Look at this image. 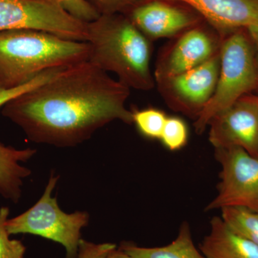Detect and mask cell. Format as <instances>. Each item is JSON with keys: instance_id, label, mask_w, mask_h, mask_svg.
<instances>
[{"instance_id": "cell-3", "label": "cell", "mask_w": 258, "mask_h": 258, "mask_svg": "<svg viewBox=\"0 0 258 258\" xmlns=\"http://www.w3.org/2000/svg\"><path fill=\"white\" fill-rule=\"evenodd\" d=\"M88 42L32 29L0 32V88L16 87L47 70L88 61Z\"/></svg>"}, {"instance_id": "cell-14", "label": "cell", "mask_w": 258, "mask_h": 258, "mask_svg": "<svg viewBox=\"0 0 258 258\" xmlns=\"http://www.w3.org/2000/svg\"><path fill=\"white\" fill-rule=\"evenodd\" d=\"M36 152L31 148L17 149L0 142V195L3 198L13 203L20 201L24 179L32 174L20 163L30 160Z\"/></svg>"}, {"instance_id": "cell-19", "label": "cell", "mask_w": 258, "mask_h": 258, "mask_svg": "<svg viewBox=\"0 0 258 258\" xmlns=\"http://www.w3.org/2000/svg\"><path fill=\"white\" fill-rule=\"evenodd\" d=\"M10 209L0 208V258H25L26 247L20 240L10 238L7 228Z\"/></svg>"}, {"instance_id": "cell-4", "label": "cell", "mask_w": 258, "mask_h": 258, "mask_svg": "<svg viewBox=\"0 0 258 258\" xmlns=\"http://www.w3.org/2000/svg\"><path fill=\"white\" fill-rule=\"evenodd\" d=\"M220 56V74L215 92L194 123L199 134L205 132L213 117L258 85L257 55L248 34L242 29L222 38Z\"/></svg>"}, {"instance_id": "cell-8", "label": "cell", "mask_w": 258, "mask_h": 258, "mask_svg": "<svg viewBox=\"0 0 258 258\" xmlns=\"http://www.w3.org/2000/svg\"><path fill=\"white\" fill-rule=\"evenodd\" d=\"M220 68L219 52L204 63L157 83L172 109L196 120L215 92Z\"/></svg>"}, {"instance_id": "cell-16", "label": "cell", "mask_w": 258, "mask_h": 258, "mask_svg": "<svg viewBox=\"0 0 258 258\" xmlns=\"http://www.w3.org/2000/svg\"><path fill=\"white\" fill-rule=\"evenodd\" d=\"M221 212L222 220L231 230L258 247V212L239 208H224Z\"/></svg>"}, {"instance_id": "cell-11", "label": "cell", "mask_w": 258, "mask_h": 258, "mask_svg": "<svg viewBox=\"0 0 258 258\" xmlns=\"http://www.w3.org/2000/svg\"><path fill=\"white\" fill-rule=\"evenodd\" d=\"M123 15L150 40L174 36L197 23L188 12L160 0H147Z\"/></svg>"}, {"instance_id": "cell-13", "label": "cell", "mask_w": 258, "mask_h": 258, "mask_svg": "<svg viewBox=\"0 0 258 258\" xmlns=\"http://www.w3.org/2000/svg\"><path fill=\"white\" fill-rule=\"evenodd\" d=\"M206 258H258V247L231 230L221 217H214L200 245Z\"/></svg>"}, {"instance_id": "cell-20", "label": "cell", "mask_w": 258, "mask_h": 258, "mask_svg": "<svg viewBox=\"0 0 258 258\" xmlns=\"http://www.w3.org/2000/svg\"><path fill=\"white\" fill-rule=\"evenodd\" d=\"M66 68H57V69L47 70L41 74L37 75L28 82L16 86V87L0 88V108L5 106L7 103L13 101L24 93H28L33 88L42 85V83L47 82L49 80L60 74L61 71Z\"/></svg>"}, {"instance_id": "cell-6", "label": "cell", "mask_w": 258, "mask_h": 258, "mask_svg": "<svg viewBox=\"0 0 258 258\" xmlns=\"http://www.w3.org/2000/svg\"><path fill=\"white\" fill-rule=\"evenodd\" d=\"M32 29L76 41L87 40V23L53 0H0V32Z\"/></svg>"}, {"instance_id": "cell-18", "label": "cell", "mask_w": 258, "mask_h": 258, "mask_svg": "<svg viewBox=\"0 0 258 258\" xmlns=\"http://www.w3.org/2000/svg\"><path fill=\"white\" fill-rule=\"evenodd\" d=\"M188 137L189 132L184 120L179 117H168L159 140L166 149L174 152L185 147Z\"/></svg>"}, {"instance_id": "cell-2", "label": "cell", "mask_w": 258, "mask_h": 258, "mask_svg": "<svg viewBox=\"0 0 258 258\" xmlns=\"http://www.w3.org/2000/svg\"><path fill=\"white\" fill-rule=\"evenodd\" d=\"M88 62L113 73L129 88L149 91L154 86L151 72V40L123 14L100 15L87 23Z\"/></svg>"}, {"instance_id": "cell-22", "label": "cell", "mask_w": 258, "mask_h": 258, "mask_svg": "<svg viewBox=\"0 0 258 258\" xmlns=\"http://www.w3.org/2000/svg\"><path fill=\"white\" fill-rule=\"evenodd\" d=\"M100 15L125 14L147 0H85Z\"/></svg>"}, {"instance_id": "cell-10", "label": "cell", "mask_w": 258, "mask_h": 258, "mask_svg": "<svg viewBox=\"0 0 258 258\" xmlns=\"http://www.w3.org/2000/svg\"><path fill=\"white\" fill-rule=\"evenodd\" d=\"M220 39L203 29L186 30L158 62L156 81L169 79L206 62L220 52Z\"/></svg>"}, {"instance_id": "cell-21", "label": "cell", "mask_w": 258, "mask_h": 258, "mask_svg": "<svg viewBox=\"0 0 258 258\" xmlns=\"http://www.w3.org/2000/svg\"><path fill=\"white\" fill-rule=\"evenodd\" d=\"M64 11L77 20L91 23L100 15L85 0H53Z\"/></svg>"}, {"instance_id": "cell-17", "label": "cell", "mask_w": 258, "mask_h": 258, "mask_svg": "<svg viewBox=\"0 0 258 258\" xmlns=\"http://www.w3.org/2000/svg\"><path fill=\"white\" fill-rule=\"evenodd\" d=\"M132 112L133 123L142 137L154 140L160 139L168 118L164 111L149 107L142 109H133Z\"/></svg>"}, {"instance_id": "cell-9", "label": "cell", "mask_w": 258, "mask_h": 258, "mask_svg": "<svg viewBox=\"0 0 258 258\" xmlns=\"http://www.w3.org/2000/svg\"><path fill=\"white\" fill-rule=\"evenodd\" d=\"M208 125L215 149L238 147L258 158V97H242Z\"/></svg>"}, {"instance_id": "cell-25", "label": "cell", "mask_w": 258, "mask_h": 258, "mask_svg": "<svg viewBox=\"0 0 258 258\" xmlns=\"http://www.w3.org/2000/svg\"><path fill=\"white\" fill-rule=\"evenodd\" d=\"M105 258H133L128 255V254L125 253L123 252L122 249L120 248H115L112 250L111 252H109L107 254L106 257Z\"/></svg>"}, {"instance_id": "cell-7", "label": "cell", "mask_w": 258, "mask_h": 258, "mask_svg": "<svg viewBox=\"0 0 258 258\" xmlns=\"http://www.w3.org/2000/svg\"><path fill=\"white\" fill-rule=\"evenodd\" d=\"M215 149L220 181L206 211L239 208L258 212V158L238 147Z\"/></svg>"}, {"instance_id": "cell-24", "label": "cell", "mask_w": 258, "mask_h": 258, "mask_svg": "<svg viewBox=\"0 0 258 258\" xmlns=\"http://www.w3.org/2000/svg\"><path fill=\"white\" fill-rule=\"evenodd\" d=\"M247 34H248L251 42H252L254 50H255L258 60V25L249 27L248 28H247Z\"/></svg>"}, {"instance_id": "cell-15", "label": "cell", "mask_w": 258, "mask_h": 258, "mask_svg": "<svg viewBox=\"0 0 258 258\" xmlns=\"http://www.w3.org/2000/svg\"><path fill=\"white\" fill-rule=\"evenodd\" d=\"M119 248L133 258H206L195 247L187 222L181 224L176 238L165 246L144 247L124 242Z\"/></svg>"}, {"instance_id": "cell-23", "label": "cell", "mask_w": 258, "mask_h": 258, "mask_svg": "<svg viewBox=\"0 0 258 258\" xmlns=\"http://www.w3.org/2000/svg\"><path fill=\"white\" fill-rule=\"evenodd\" d=\"M115 248L116 244L110 242L94 243L81 239L76 258H105Z\"/></svg>"}, {"instance_id": "cell-5", "label": "cell", "mask_w": 258, "mask_h": 258, "mask_svg": "<svg viewBox=\"0 0 258 258\" xmlns=\"http://www.w3.org/2000/svg\"><path fill=\"white\" fill-rule=\"evenodd\" d=\"M59 176L52 173L40 200L27 211L9 219L7 228L10 235L29 234L53 241L64 247L66 258H76L81 231L89 222V214H68L61 210L57 198L52 197Z\"/></svg>"}, {"instance_id": "cell-12", "label": "cell", "mask_w": 258, "mask_h": 258, "mask_svg": "<svg viewBox=\"0 0 258 258\" xmlns=\"http://www.w3.org/2000/svg\"><path fill=\"white\" fill-rule=\"evenodd\" d=\"M196 10L220 35L258 25V0H174Z\"/></svg>"}, {"instance_id": "cell-1", "label": "cell", "mask_w": 258, "mask_h": 258, "mask_svg": "<svg viewBox=\"0 0 258 258\" xmlns=\"http://www.w3.org/2000/svg\"><path fill=\"white\" fill-rule=\"evenodd\" d=\"M130 88L86 61L7 103L2 113L32 142L75 147L114 120L132 124Z\"/></svg>"}]
</instances>
